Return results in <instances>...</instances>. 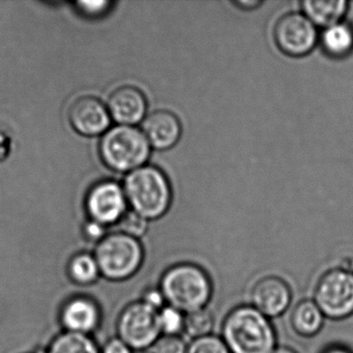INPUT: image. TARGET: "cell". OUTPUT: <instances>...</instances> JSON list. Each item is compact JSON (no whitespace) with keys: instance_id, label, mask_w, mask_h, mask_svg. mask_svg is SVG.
<instances>
[{"instance_id":"e0dca14e","label":"cell","mask_w":353,"mask_h":353,"mask_svg":"<svg viewBox=\"0 0 353 353\" xmlns=\"http://www.w3.org/2000/svg\"><path fill=\"white\" fill-rule=\"evenodd\" d=\"M44 353H101V349L92 336L63 330L51 341Z\"/></svg>"},{"instance_id":"9a60e30c","label":"cell","mask_w":353,"mask_h":353,"mask_svg":"<svg viewBox=\"0 0 353 353\" xmlns=\"http://www.w3.org/2000/svg\"><path fill=\"white\" fill-rule=\"evenodd\" d=\"M348 3L344 0L330 1H303V10L305 16L314 26L330 28L340 23V20L346 13Z\"/></svg>"},{"instance_id":"7a4b0ae2","label":"cell","mask_w":353,"mask_h":353,"mask_svg":"<svg viewBox=\"0 0 353 353\" xmlns=\"http://www.w3.org/2000/svg\"><path fill=\"white\" fill-rule=\"evenodd\" d=\"M159 287L167 305L185 314L204 309L212 295V283L208 272L189 262L170 266L163 274Z\"/></svg>"},{"instance_id":"7c38bea8","label":"cell","mask_w":353,"mask_h":353,"mask_svg":"<svg viewBox=\"0 0 353 353\" xmlns=\"http://www.w3.org/2000/svg\"><path fill=\"white\" fill-rule=\"evenodd\" d=\"M59 319L65 332L90 336L100 326L102 313L94 299L75 296L65 301Z\"/></svg>"},{"instance_id":"cb8c5ba5","label":"cell","mask_w":353,"mask_h":353,"mask_svg":"<svg viewBox=\"0 0 353 353\" xmlns=\"http://www.w3.org/2000/svg\"><path fill=\"white\" fill-rule=\"evenodd\" d=\"M150 353H187L188 346L179 336H162L150 347Z\"/></svg>"},{"instance_id":"484cf974","label":"cell","mask_w":353,"mask_h":353,"mask_svg":"<svg viewBox=\"0 0 353 353\" xmlns=\"http://www.w3.org/2000/svg\"><path fill=\"white\" fill-rule=\"evenodd\" d=\"M141 301L157 311H160L163 307L167 305L160 287H150L146 289L142 295Z\"/></svg>"},{"instance_id":"4fadbf2b","label":"cell","mask_w":353,"mask_h":353,"mask_svg":"<svg viewBox=\"0 0 353 353\" xmlns=\"http://www.w3.org/2000/svg\"><path fill=\"white\" fill-rule=\"evenodd\" d=\"M107 109L117 125L135 127L144 121L148 102L141 90L134 86H123L110 94Z\"/></svg>"},{"instance_id":"7402d4cb","label":"cell","mask_w":353,"mask_h":353,"mask_svg":"<svg viewBox=\"0 0 353 353\" xmlns=\"http://www.w3.org/2000/svg\"><path fill=\"white\" fill-rule=\"evenodd\" d=\"M187 353H231L222 338L208 334L194 339L188 346Z\"/></svg>"},{"instance_id":"ba28073f","label":"cell","mask_w":353,"mask_h":353,"mask_svg":"<svg viewBox=\"0 0 353 353\" xmlns=\"http://www.w3.org/2000/svg\"><path fill=\"white\" fill-rule=\"evenodd\" d=\"M85 208L92 222L105 227L119 224L128 212L123 188L112 181L96 183L86 196Z\"/></svg>"},{"instance_id":"4316f807","label":"cell","mask_w":353,"mask_h":353,"mask_svg":"<svg viewBox=\"0 0 353 353\" xmlns=\"http://www.w3.org/2000/svg\"><path fill=\"white\" fill-rule=\"evenodd\" d=\"M133 351L121 339L115 336L104 345L101 353H133Z\"/></svg>"},{"instance_id":"5bb4252c","label":"cell","mask_w":353,"mask_h":353,"mask_svg":"<svg viewBox=\"0 0 353 353\" xmlns=\"http://www.w3.org/2000/svg\"><path fill=\"white\" fill-rule=\"evenodd\" d=\"M142 132L152 148L169 150L181 138V123L179 117L170 111H154L144 119Z\"/></svg>"},{"instance_id":"8992f818","label":"cell","mask_w":353,"mask_h":353,"mask_svg":"<svg viewBox=\"0 0 353 353\" xmlns=\"http://www.w3.org/2000/svg\"><path fill=\"white\" fill-rule=\"evenodd\" d=\"M158 313L141 299L129 303L117 319V336L133 350L141 352L150 348L162 336Z\"/></svg>"},{"instance_id":"6da1fadb","label":"cell","mask_w":353,"mask_h":353,"mask_svg":"<svg viewBox=\"0 0 353 353\" xmlns=\"http://www.w3.org/2000/svg\"><path fill=\"white\" fill-rule=\"evenodd\" d=\"M222 339L231 353H272L276 334L270 318L253 305H239L225 318Z\"/></svg>"},{"instance_id":"f1b7e54d","label":"cell","mask_w":353,"mask_h":353,"mask_svg":"<svg viewBox=\"0 0 353 353\" xmlns=\"http://www.w3.org/2000/svg\"><path fill=\"white\" fill-rule=\"evenodd\" d=\"M322 353H351L346 347L340 346V345H332L328 347Z\"/></svg>"},{"instance_id":"2e32d148","label":"cell","mask_w":353,"mask_h":353,"mask_svg":"<svg viewBox=\"0 0 353 353\" xmlns=\"http://www.w3.org/2000/svg\"><path fill=\"white\" fill-rule=\"evenodd\" d=\"M325 316L314 301H303L294 307L291 324L297 334L303 336H315L324 323Z\"/></svg>"},{"instance_id":"d6a6232c","label":"cell","mask_w":353,"mask_h":353,"mask_svg":"<svg viewBox=\"0 0 353 353\" xmlns=\"http://www.w3.org/2000/svg\"><path fill=\"white\" fill-rule=\"evenodd\" d=\"M137 353H148V352H145V351H141V352H137Z\"/></svg>"},{"instance_id":"277c9868","label":"cell","mask_w":353,"mask_h":353,"mask_svg":"<svg viewBox=\"0 0 353 353\" xmlns=\"http://www.w3.org/2000/svg\"><path fill=\"white\" fill-rule=\"evenodd\" d=\"M150 148L142 130L131 125H117L103 135L99 152L109 169L130 173L144 166L150 158Z\"/></svg>"},{"instance_id":"9c48e42d","label":"cell","mask_w":353,"mask_h":353,"mask_svg":"<svg viewBox=\"0 0 353 353\" xmlns=\"http://www.w3.org/2000/svg\"><path fill=\"white\" fill-rule=\"evenodd\" d=\"M276 46L285 54L303 57L311 52L317 43L315 26L303 14L290 13L276 21L274 30Z\"/></svg>"},{"instance_id":"44dd1931","label":"cell","mask_w":353,"mask_h":353,"mask_svg":"<svg viewBox=\"0 0 353 353\" xmlns=\"http://www.w3.org/2000/svg\"><path fill=\"white\" fill-rule=\"evenodd\" d=\"M185 315L183 312L172 305L163 307L158 313L161 334L179 336L181 332H185Z\"/></svg>"},{"instance_id":"4dcf8cb0","label":"cell","mask_w":353,"mask_h":353,"mask_svg":"<svg viewBox=\"0 0 353 353\" xmlns=\"http://www.w3.org/2000/svg\"><path fill=\"white\" fill-rule=\"evenodd\" d=\"M272 353H296L293 349L288 348V347H276Z\"/></svg>"},{"instance_id":"603a6c76","label":"cell","mask_w":353,"mask_h":353,"mask_svg":"<svg viewBox=\"0 0 353 353\" xmlns=\"http://www.w3.org/2000/svg\"><path fill=\"white\" fill-rule=\"evenodd\" d=\"M148 222L146 219L142 218L141 216L131 210V212H127L117 225L121 229L119 230L121 232L139 239V237L143 236L148 231Z\"/></svg>"},{"instance_id":"52a82bcc","label":"cell","mask_w":353,"mask_h":353,"mask_svg":"<svg viewBox=\"0 0 353 353\" xmlns=\"http://www.w3.org/2000/svg\"><path fill=\"white\" fill-rule=\"evenodd\" d=\"M314 301L325 317L344 319L353 314V272L334 268L322 274Z\"/></svg>"},{"instance_id":"d6986e66","label":"cell","mask_w":353,"mask_h":353,"mask_svg":"<svg viewBox=\"0 0 353 353\" xmlns=\"http://www.w3.org/2000/svg\"><path fill=\"white\" fill-rule=\"evenodd\" d=\"M324 51L332 57H343L353 48V32L348 26L334 24L324 30L322 34Z\"/></svg>"},{"instance_id":"d4e9b609","label":"cell","mask_w":353,"mask_h":353,"mask_svg":"<svg viewBox=\"0 0 353 353\" xmlns=\"http://www.w3.org/2000/svg\"><path fill=\"white\" fill-rule=\"evenodd\" d=\"M112 3L109 1H79L76 3L78 11L90 18L100 17L104 15Z\"/></svg>"},{"instance_id":"83f0119b","label":"cell","mask_w":353,"mask_h":353,"mask_svg":"<svg viewBox=\"0 0 353 353\" xmlns=\"http://www.w3.org/2000/svg\"><path fill=\"white\" fill-rule=\"evenodd\" d=\"M106 228L107 227L103 226V225L99 224V223L92 222L90 221L88 224L85 225L84 228V233L86 236L90 241H100L106 236Z\"/></svg>"},{"instance_id":"30bf717a","label":"cell","mask_w":353,"mask_h":353,"mask_svg":"<svg viewBox=\"0 0 353 353\" xmlns=\"http://www.w3.org/2000/svg\"><path fill=\"white\" fill-rule=\"evenodd\" d=\"M69 121L80 135L96 137L108 131L112 119L104 103L94 97L86 96L77 99L71 105Z\"/></svg>"},{"instance_id":"3957f363","label":"cell","mask_w":353,"mask_h":353,"mask_svg":"<svg viewBox=\"0 0 353 353\" xmlns=\"http://www.w3.org/2000/svg\"><path fill=\"white\" fill-rule=\"evenodd\" d=\"M123 188L132 210L148 221L161 218L169 210L172 198L170 183L156 167L144 165L128 173Z\"/></svg>"},{"instance_id":"5b68a950","label":"cell","mask_w":353,"mask_h":353,"mask_svg":"<svg viewBox=\"0 0 353 353\" xmlns=\"http://www.w3.org/2000/svg\"><path fill=\"white\" fill-rule=\"evenodd\" d=\"M94 255L101 276L112 282L131 278L144 261V250L139 239L121 231L107 234L99 241Z\"/></svg>"},{"instance_id":"1f68e13d","label":"cell","mask_w":353,"mask_h":353,"mask_svg":"<svg viewBox=\"0 0 353 353\" xmlns=\"http://www.w3.org/2000/svg\"><path fill=\"white\" fill-rule=\"evenodd\" d=\"M34 353H44V350L37 351V352H34Z\"/></svg>"},{"instance_id":"f546056e","label":"cell","mask_w":353,"mask_h":353,"mask_svg":"<svg viewBox=\"0 0 353 353\" xmlns=\"http://www.w3.org/2000/svg\"><path fill=\"white\" fill-rule=\"evenodd\" d=\"M260 1H255V0H251V1H236L235 5L239 6V7L243 8V9H254V8L257 7V6L260 5Z\"/></svg>"},{"instance_id":"8fae6325","label":"cell","mask_w":353,"mask_h":353,"mask_svg":"<svg viewBox=\"0 0 353 353\" xmlns=\"http://www.w3.org/2000/svg\"><path fill=\"white\" fill-rule=\"evenodd\" d=\"M291 289L279 276H265L252 289V305L268 318L278 317L286 312L291 303Z\"/></svg>"},{"instance_id":"ffe728a7","label":"cell","mask_w":353,"mask_h":353,"mask_svg":"<svg viewBox=\"0 0 353 353\" xmlns=\"http://www.w3.org/2000/svg\"><path fill=\"white\" fill-rule=\"evenodd\" d=\"M212 328L214 317L206 307L185 313V332L193 340L212 334Z\"/></svg>"},{"instance_id":"ac0fdd59","label":"cell","mask_w":353,"mask_h":353,"mask_svg":"<svg viewBox=\"0 0 353 353\" xmlns=\"http://www.w3.org/2000/svg\"><path fill=\"white\" fill-rule=\"evenodd\" d=\"M68 274L74 284L90 286L94 284L101 276L100 268L94 253H79L70 260Z\"/></svg>"}]
</instances>
